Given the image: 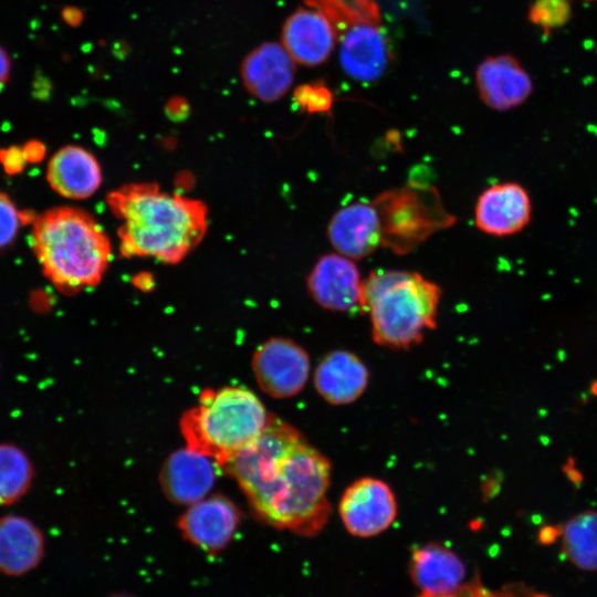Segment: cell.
Masks as SVG:
<instances>
[{"instance_id": "6da1fadb", "label": "cell", "mask_w": 597, "mask_h": 597, "mask_svg": "<svg viewBox=\"0 0 597 597\" xmlns=\"http://www.w3.org/2000/svg\"><path fill=\"white\" fill-rule=\"evenodd\" d=\"M254 515L277 530L312 537L326 525L331 462L291 425L271 416L263 432L222 467Z\"/></svg>"}, {"instance_id": "7a4b0ae2", "label": "cell", "mask_w": 597, "mask_h": 597, "mask_svg": "<svg viewBox=\"0 0 597 597\" xmlns=\"http://www.w3.org/2000/svg\"><path fill=\"white\" fill-rule=\"evenodd\" d=\"M106 201L121 222L117 234L125 258L177 264L200 244L208 230V208L202 201L164 191L153 182L118 187Z\"/></svg>"}, {"instance_id": "3957f363", "label": "cell", "mask_w": 597, "mask_h": 597, "mask_svg": "<svg viewBox=\"0 0 597 597\" xmlns=\"http://www.w3.org/2000/svg\"><path fill=\"white\" fill-rule=\"evenodd\" d=\"M31 244L44 275L65 295L98 285L112 260L104 229L90 213L74 207H56L38 216Z\"/></svg>"}, {"instance_id": "277c9868", "label": "cell", "mask_w": 597, "mask_h": 597, "mask_svg": "<svg viewBox=\"0 0 597 597\" xmlns=\"http://www.w3.org/2000/svg\"><path fill=\"white\" fill-rule=\"evenodd\" d=\"M441 296L439 284L419 272L374 270L363 280L360 311L377 345L408 349L437 327Z\"/></svg>"}, {"instance_id": "5b68a950", "label": "cell", "mask_w": 597, "mask_h": 597, "mask_svg": "<svg viewBox=\"0 0 597 597\" xmlns=\"http://www.w3.org/2000/svg\"><path fill=\"white\" fill-rule=\"evenodd\" d=\"M271 416L248 388L206 389L198 404L184 413L180 429L187 447L211 458L220 468L252 443Z\"/></svg>"}, {"instance_id": "8992f818", "label": "cell", "mask_w": 597, "mask_h": 597, "mask_svg": "<svg viewBox=\"0 0 597 597\" xmlns=\"http://www.w3.org/2000/svg\"><path fill=\"white\" fill-rule=\"evenodd\" d=\"M371 202L380 221L381 248L399 255L412 252L457 220L434 186L415 180L383 191Z\"/></svg>"}, {"instance_id": "52a82bcc", "label": "cell", "mask_w": 597, "mask_h": 597, "mask_svg": "<svg viewBox=\"0 0 597 597\" xmlns=\"http://www.w3.org/2000/svg\"><path fill=\"white\" fill-rule=\"evenodd\" d=\"M311 368L307 352L296 342L272 337L262 343L252 357L259 387L273 398H290L305 386Z\"/></svg>"}, {"instance_id": "ba28073f", "label": "cell", "mask_w": 597, "mask_h": 597, "mask_svg": "<svg viewBox=\"0 0 597 597\" xmlns=\"http://www.w3.org/2000/svg\"><path fill=\"white\" fill-rule=\"evenodd\" d=\"M338 513L347 532L356 537H373L386 531L397 515V501L383 480L364 476L343 492Z\"/></svg>"}, {"instance_id": "9c48e42d", "label": "cell", "mask_w": 597, "mask_h": 597, "mask_svg": "<svg viewBox=\"0 0 597 597\" xmlns=\"http://www.w3.org/2000/svg\"><path fill=\"white\" fill-rule=\"evenodd\" d=\"M241 512L223 495L206 496L178 517L177 528L184 541L210 556L222 553L234 540Z\"/></svg>"}, {"instance_id": "30bf717a", "label": "cell", "mask_w": 597, "mask_h": 597, "mask_svg": "<svg viewBox=\"0 0 597 597\" xmlns=\"http://www.w3.org/2000/svg\"><path fill=\"white\" fill-rule=\"evenodd\" d=\"M533 203L527 189L517 181H502L485 188L474 206V224L483 233L505 238L531 222Z\"/></svg>"}, {"instance_id": "8fae6325", "label": "cell", "mask_w": 597, "mask_h": 597, "mask_svg": "<svg viewBox=\"0 0 597 597\" xmlns=\"http://www.w3.org/2000/svg\"><path fill=\"white\" fill-rule=\"evenodd\" d=\"M363 279L354 260L337 252L321 255L306 276V289L322 308L360 311Z\"/></svg>"}, {"instance_id": "7c38bea8", "label": "cell", "mask_w": 597, "mask_h": 597, "mask_svg": "<svg viewBox=\"0 0 597 597\" xmlns=\"http://www.w3.org/2000/svg\"><path fill=\"white\" fill-rule=\"evenodd\" d=\"M474 81L481 102L496 112L523 105L534 90L527 70L509 53L484 57L475 69Z\"/></svg>"}, {"instance_id": "4fadbf2b", "label": "cell", "mask_w": 597, "mask_h": 597, "mask_svg": "<svg viewBox=\"0 0 597 597\" xmlns=\"http://www.w3.org/2000/svg\"><path fill=\"white\" fill-rule=\"evenodd\" d=\"M240 74L251 96L264 103H274L291 90L296 63L281 42H264L244 56Z\"/></svg>"}, {"instance_id": "5bb4252c", "label": "cell", "mask_w": 597, "mask_h": 597, "mask_svg": "<svg viewBox=\"0 0 597 597\" xmlns=\"http://www.w3.org/2000/svg\"><path fill=\"white\" fill-rule=\"evenodd\" d=\"M337 43L331 20L308 6L293 11L281 30V44L296 64L317 66L326 62Z\"/></svg>"}, {"instance_id": "9a60e30c", "label": "cell", "mask_w": 597, "mask_h": 597, "mask_svg": "<svg viewBox=\"0 0 597 597\" xmlns=\"http://www.w3.org/2000/svg\"><path fill=\"white\" fill-rule=\"evenodd\" d=\"M326 235L335 252L354 261L381 248L380 221L371 200L339 208L328 221Z\"/></svg>"}, {"instance_id": "2e32d148", "label": "cell", "mask_w": 597, "mask_h": 597, "mask_svg": "<svg viewBox=\"0 0 597 597\" xmlns=\"http://www.w3.org/2000/svg\"><path fill=\"white\" fill-rule=\"evenodd\" d=\"M337 43L341 67L352 80H379L390 63L389 40L379 22L357 27L338 38Z\"/></svg>"}, {"instance_id": "e0dca14e", "label": "cell", "mask_w": 597, "mask_h": 597, "mask_svg": "<svg viewBox=\"0 0 597 597\" xmlns=\"http://www.w3.org/2000/svg\"><path fill=\"white\" fill-rule=\"evenodd\" d=\"M213 460L190 448L171 453L159 480L166 498L178 505H190L206 498L216 480Z\"/></svg>"}, {"instance_id": "ac0fdd59", "label": "cell", "mask_w": 597, "mask_h": 597, "mask_svg": "<svg viewBox=\"0 0 597 597\" xmlns=\"http://www.w3.org/2000/svg\"><path fill=\"white\" fill-rule=\"evenodd\" d=\"M409 575L420 594L442 596L457 591L465 583L467 569L451 548L429 542L412 549Z\"/></svg>"}, {"instance_id": "d6986e66", "label": "cell", "mask_w": 597, "mask_h": 597, "mask_svg": "<svg viewBox=\"0 0 597 597\" xmlns=\"http://www.w3.org/2000/svg\"><path fill=\"white\" fill-rule=\"evenodd\" d=\"M44 553V535L33 521L19 514L0 517V574L23 576L40 565Z\"/></svg>"}, {"instance_id": "ffe728a7", "label": "cell", "mask_w": 597, "mask_h": 597, "mask_svg": "<svg viewBox=\"0 0 597 597\" xmlns=\"http://www.w3.org/2000/svg\"><path fill=\"white\" fill-rule=\"evenodd\" d=\"M369 371L354 353L337 349L326 354L314 373V386L320 396L332 405H347L366 390Z\"/></svg>"}, {"instance_id": "44dd1931", "label": "cell", "mask_w": 597, "mask_h": 597, "mask_svg": "<svg viewBox=\"0 0 597 597\" xmlns=\"http://www.w3.org/2000/svg\"><path fill=\"white\" fill-rule=\"evenodd\" d=\"M46 179L51 188L67 199L93 196L102 184V169L96 157L74 145L59 149L50 159Z\"/></svg>"}, {"instance_id": "7402d4cb", "label": "cell", "mask_w": 597, "mask_h": 597, "mask_svg": "<svg viewBox=\"0 0 597 597\" xmlns=\"http://www.w3.org/2000/svg\"><path fill=\"white\" fill-rule=\"evenodd\" d=\"M564 556L577 568L597 570V512L572 517L559 531Z\"/></svg>"}, {"instance_id": "603a6c76", "label": "cell", "mask_w": 597, "mask_h": 597, "mask_svg": "<svg viewBox=\"0 0 597 597\" xmlns=\"http://www.w3.org/2000/svg\"><path fill=\"white\" fill-rule=\"evenodd\" d=\"M34 465L28 453L11 442H0V506L19 502L30 491Z\"/></svg>"}, {"instance_id": "cb8c5ba5", "label": "cell", "mask_w": 597, "mask_h": 597, "mask_svg": "<svg viewBox=\"0 0 597 597\" xmlns=\"http://www.w3.org/2000/svg\"><path fill=\"white\" fill-rule=\"evenodd\" d=\"M527 18L535 27L545 32L565 25L572 18L569 0H534L527 11Z\"/></svg>"}, {"instance_id": "d4e9b609", "label": "cell", "mask_w": 597, "mask_h": 597, "mask_svg": "<svg viewBox=\"0 0 597 597\" xmlns=\"http://www.w3.org/2000/svg\"><path fill=\"white\" fill-rule=\"evenodd\" d=\"M293 100L301 111L308 114L327 113L333 106L332 91L322 82L297 86Z\"/></svg>"}, {"instance_id": "484cf974", "label": "cell", "mask_w": 597, "mask_h": 597, "mask_svg": "<svg viewBox=\"0 0 597 597\" xmlns=\"http://www.w3.org/2000/svg\"><path fill=\"white\" fill-rule=\"evenodd\" d=\"M21 220L14 202L7 193L0 191V250L14 240Z\"/></svg>"}, {"instance_id": "4316f807", "label": "cell", "mask_w": 597, "mask_h": 597, "mask_svg": "<svg viewBox=\"0 0 597 597\" xmlns=\"http://www.w3.org/2000/svg\"><path fill=\"white\" fill-rule=\"evenodd\" d=\"M417 597H526V590L520 587L509 586L502 590L493 591L485 588L478 579L464 583L457 591L433 596L428 594H419Z\"/></svg>"}, {"instance_id": "83f0119b", "label": "cell", "mask_w": 597, "mask_h": 597, "mask_svg": "<svg viewBox=\"0 0 597 597\" xmlns=\"http://www.w3.org/2000/svg\"><path fill=\"white\" fill-rule=\"evenodd\" d=\"M0 160L3 164L6 170L11 174L20 171L27 160L23 150L18 148H11L3 150L0 154Z\"/></svg>"}, {"instance_id": "f1b7e54d", "label": "cell", "mask_w": 597, "mask_h": 597, "mask_svg": "<svg viewBox=\"0 0 597 597\" xmlns=\"http://www.w3.org/2000/svg\"><path fill=\"white\" fill-rule=\"evenodd\" d=\"M11 73V60L7 51L0 45V90L6 85Z\"/></svg>"}, {"instance_id": "f546056e", "label": "cell", "mask_w": 597, "mask_h": 597, "mask_svg": "<svg viewBox=\"0 0 597 597\" xmlns=\"http://www.w3.org/2000/svg\"><path fill=\"white\" fill-rule=\"evenodd\" d=\"M187 109L188 104L181 97H174L166 105L167 113L172 117L185 115Z\"/></svg>"}, {"instance_id": "4dcf8cb0", "label": "cell", "mask_w": 597, "mask_h": 597, "mask_svg": "<svg viewBox=\"0 0 597 597\" xmlns=\"http://www.w3.org/2000/svg\"><path fill=\"white\" fill-rule=\"evenodd\" d=\"M23 153L27 160L34 161L42 158V156L44 155V148L39 143H30L25 146Z\"/></svg>"}, {"instance_id": "1f68e13d", "label": "cell", "mask_w": 597, "mask_h": 597, "mask_svg": "<svg viewBox=\"0 0 597 597\" xmlns=\"http://www.w3.org/2000/svg\"><path fill=\"white\" fill-rule=\"evenodd\" d=\"M64 20L71 25H77L83 20V13L76 8H67L63 12Z\"/></svg>"}, {"instance_id": "d6a6232c", "label": "cell", "mask_w": 597, "mask_h": 597, "mask_svg": "<svg viewBox=\"0 0 597 597\" xmlns=\"http://www.w3.org/2000/svg\"><path fill=\"white\" fill-rule=\"evenodd\" d=\"M104 597H139V596L130 591L119 590V591L111 593Z\"/></svg>"}, {"instance_id": "836d02e7", "label": "cell", "mask_w": 597, "mask_h": 597, "mask_svg": "<svg viewBox=\"0 0 597 597\" xmlns=\"http://www.w3.org/2000/svg\"><path fill=\"white\" fill-rule=\"evenodd\" d=\"M583 1H587V2H590V1H597V0H583Z\"/></svg>"}]
</instances>
